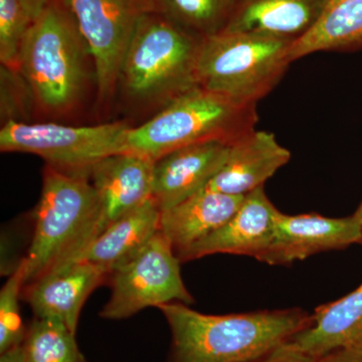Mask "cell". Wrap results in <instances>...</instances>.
<instances>
[{
	"mask_svg": "<svg viewBox=\"0 0 362 362\" xmlns=\"http://www.w3.org/2000/svg\"><path fill=\"white\" fill-rule=\"evenodd\" d=\"M0 362H25L23 344L0 354Z\"/></svg>",
	"mask_w": 362,
	"mask_h": 362,
	"instance_id": "cell-28",
	"label": "cell"
},
{
	"mask_svg": "<svg viewBox=\"0 0 362 362\" xmlns=\"http://www.w3.org/2000/svg\"><path fill=\"white\" fill-rule=\"evenodd\" d=\"M257 104L233 101L195 87L165 105L147 122L129 131L127 152L156 162L195 143L237 141L256 130Z\"/></svg>",
	"mask_w": 362,
	"mask_h": 362,
	"instance_id": "cell-5",
	"label": "cell"
},
{
	"mask_svg": "<svg viewBox=\"0 0 362 362\" xmlns=\"http://www.w3.org/2000/svg\"><path fill=\"white\" fill-rule=\"evenodd\" d=\"M180 264L173 245L159 230L137 256L112 272L110 298L100 316L121 320L148 307L194 303L181 277Z\"/></svg>",
	"mask_w": 362,
	"mask_h": 362,
	"instance_id": "cell-8",
	"label": "cell"
},
{
	"mask_svg": "<svg viewBox=\"0 0 362 362\" xmlns=\"http://www.w3.org/2000/svg\"><path fill=\"white\" fill-rule=\"evenodd\" d=\"M160 209L150 199L109 226L78 262H87L111 274L137 256L160 230Z\"/></svg>",
	"mask_w": 362,
	"mask_h": 362,
	"instance_id": "cell-19",
	"label": "cell"
},
{
	"mask_svg": "<svg viewBox=\"0 0 362 362\" xmlns=\"http://www.w3.org/2000/svg\"><path fill=\"white\" fill-rule=\"evenodd\" d=\"M90 54L100 102L118 85L125 52L145 7L142 0H61Z\"/></svg>",
	"mask_w": 362,
	"mask_h": 362,
	"instance_id": "cell-9",
	"label": "cell"
},
{
	"mask_svg": "<svg viewBox=\"0 0 362 362\" xmlns=\"http://www.w3.org/2000/svg\"><path fill=\"white\" fill-rule=\"evenodd\" d=\"M100 207L90 173L45 165L25 286L77 263L98 235Z\"/></svg>",
	"mask_w": 362,
	"mask_h": 362,
	"instance_id": "cell-2",
	"label": "cell"
},
{
	"mask_svg": "<svg viewBox=\"0 0 362 362\" xmlns=\"http://www.w3.org/2000/svg\"><path fill=\"white\" fill-rule=\"evenodd\" d=\"M293 42L256 33L221 32L202 40L197 84L245 104H257L285 75Z\"/></svg>",
	"mask_w": 362,
	"mask_h": 362,
	"instance_id": "cell-6",
	"label": "cell"
},
{
	"mask_svg": "<svg viewBox=\"0 0 362 362\" xmlns=\"http://www.w3.org/2000/svg\"><path fill=\"white\" fill-rule=\"evenodd\" d=\"M89 59V49L73 16L61 0H51L26 35L18 71L42 110L63 115L83 96Z\"/></svg>",
	"mask_w": 362,
	"mask_h": 362,
	"instance_id": "cell-3",
	"label": "cell"
},
{
	"mask_svg": "<svg viewBox=\"0 0 362 362\" xmlns=\"http://www.w3.org/2000/svg\"><path fill=\"white\" fill-rule=\"evenodd\" d=\"M171 333L165 362H252L312 323L300 308L209 315L173 302L158 307Z\"/></svg>",
	"mask_w": 362,
	"mask_h": 362,
	"instance_id": "cell-1",
	"label": "cell"
},
{
	"mask_svg": "<svg viewBox=\"0 0 362 362\" xmlns=\"http://www.w3.org/2000/svg\"><path fill=\"white\" fill-rule=\"evenodd\" d=\"M145 11L204 40L226 30L240 0H142Z\"/></svg>",
	"mask_w": 362,
	"mask_h": 362,
	"instance_id": "cell-21",
	"label": "cell"
},
{
	"mask_svg": "<svg viewBox=\"0 0 362 362\" xmlns=\"http://www.w3.org/2000/svg\"><path fill=\"white\" fill-rule=\"evenodd\" d=\"M330 0H240L223 32L256 33L295 42L309 32Z\"/></svg>",
	"mask_w": 362,
	"mask_h": 362,
	"instance_id": "cell-18",
	"label": "cell"
},
{
	"mask_svg": "<svg viewBox=\"0 0 362 362\" xmlns=\"http://www.w3.org/2000/svg\"><path fill=\"white\" fill-rule=\"evenodd\" d=\"M153 169L154 161L130 152L106 157L90 168L100 207L97 238L152 199Z\"/></svg>",
	"mask_w": 362,
	"mask_h": 362,
	"instance_id": "cell-11",
	"label": "cell"
},
{
	"mask_svg": "<svg viewBox=\"0 0 362 362\" xmlns=\"http://www.w3.org/2000/svg\"><path fill=\"white\" fill-rule=\"evenodd\" d=\"M130 129L124 122L70 126L8 120L0 130V150L35 154L62 170L90 173L102 159L127 152Z\"/></svg>",
	"mask_w": 362,
	"mask_h": 362,
	"instance_id": "cell-7",
	"label": "cell"
},
{
	"mask_svg": "<svg viewBox=\"0 0 362 362\" xmlns=\"http://www.w3.org/2000/svg\"><path fill=\"white\" fill-rule=\"evenodd\" d=\"M109 276L100 267L77 262L25 286L23 297L35 317L56 319L77 333L83 306Z\"/></svg>",
	"mask_w": 362,
	"mask_h": 362,
	"instance_id": "cell-14",
	"label": "cell"
},
{
	"mask_svg": "<svg viewBox=\"0 0 362 362\" xmlns=\"http://www.w3.org/2000/svg\"><path fill=\"white\" fill-rule=\"evenodd\" d=\"M361 238L362 221L356 214L333 218L280 211L270 244L258 259L272 266L291 265L319 252L345 249Z\"/></svg>",
	"mask_w": 362,
	"mask_h": 362,
	"instance_id": "cell-10",
	"label": "cell"
},
{
	"mask_svg": "<svg viewBox=\"0 0 362 362\" xmlns=\"http://www.w3.org/2000/svg\"><path fill=\"white\" fill-rule=\"evenodd\" d=\"M285 344L315 358L333 350L362 349V284L341 299L317 307L310 326Z\"/></svg>",
	"mask_w": 362,
	"mask_h": 362,
	"instance_id": "cell-16",
	"label": "cell"
},
{
	"mask_svg": "<svg viewBox=\"0 0 362 362\" xmlns=\"http://www.w3.org/2000/svg\"><path fill=\"white\" fill-rule=\"evenodd\" d=\"M33 23L20 0H0V61L4 68L18 71L21 47Z\"/></svg>",
	"mask_w": 362,
	"mask_h": 362,
	"instance_id": "cell-24",
	"label": "cell"
},
{
	"mask_svg": "<svg viewBox=\"0 0 362 362\" xmlns=\"http://www.w3.org/2000/svg\"><path fill=\"white\" fill-rule=\"evenodd\" d=\"M361 244H362V238H361Z\"/></svg>",
	"mask_w": 362,
	"mask_h": 362,
	"instance_id": "cell-30",
	"label": "cell"
},
{
	"mask_svg": "<svg viewBox=\"0 0 362 362\" xmlns=\"http://www.w3.org/2000/svg\"><path fill=\"white\" fill-rule=\"evenodd\" d=\"M317 362H362V349H341L333 350L319 357Z\"/></svg>",
	"mask_w": 362,
	"mask_h": 362,
	"instance_id": "cell-26",
	"label": "cell"
},
{
	"mask_svg": "<svg viewBox=\"0 0 362 362\" xmlns=\"http://www.w3.org/2000/svg\"><path fill=\"white\" fill-rule=\"evenodd\" d=\"M76 334L56 319L35 317L23 343L25 362H87Z\"/></svg>",
	"mask_w": 362,
	"mask_h": 362,
	"instance_id": "cell-22",
	"label": "cell"
},
{
	"mask_svg": "<svg viewBox=\"0 0 362 362\" xmlns=\"http://www.w3.org/2000/svg\"><path fill=\"white\" fill-rule=\"evenodd\" d=\"M20 1L35 21L45 11V7L49 6L51 0H20Z\"/></svg>",
	"mask_w": 362,
	"mask_h": 362,
	"instance_id": "cell-27",
	"label": "cell"
},
{
	"mask_svg": "<svg viewBox=\"0 0 362 362\" xmlns=\"http://www.w3.org/2000/svg\"><path fill=\"white\" fill-rule=\"evenodd\" d=\"M245 197L202 190L177 206L161 211L160 232L178 256L228 223Z\"/></svg>",
	"mask_w": 362,
	"mask_h": 362,
	"instance_id": "cell-17",
	"label": "cell"
},
{
	"mask_svg": "<svg viewBox=\"0 0 362 362\" xmlns=\"http://www.w3.org/2000/svg\"><path fill=\"white\" fill-rule=\"evenodd\" d=\"M25 283V261L21 259L0 291V354L21 346L26 328L21 313V297Z\"/></svg>",
	"mask_w": 362,
	"mask_h": 362,
	"instance_id": "cell-23",
	"label": "cell"
},
{
	"mask_svg": "<svg viewBox=\"0 0 362 362\" xmlns=\"http://www.w3.org/2000/svg\"><path fill=\"white\" fill-rule=\"evenodd\" d=\"M362 49V0H330L315 25L292 42L290 59L318 52Z\"/></svg>",
	"mask_w": 362,
	"mask_h": 362,
	"instance_id": "cell-20",
	"label": "cell"
},
{
	"mask_svg": "<svg viewBox=\"0 0 362 362\" xmlns=\"http://www.w3.org/2000/svg\"><path fill=\"white\" fill-rule=\"evenodd\" d=\"M291 158L273 133L252 131L232 143L225 163L204 189L245 197L264 187Z\"/></svg>",
	"mask_w": 362,
	"mask_h": 362,
	"instance_id": "cell-15",
	"label": "cell"
},
{
	"mask_svg": "<svg viewBox=\"0 0 362 362\" xmlns=\"http://www.w3.org/2000/svg\"><path fill=\"white\" fill-rule=\"evenodd\" d=\"M230 143L211 140L176 149L154 162L152 199L160 211L199 194L225 163Z\"/></svg>",
	"mask_w": 362,
	"mask_h": 362,
	"instance_id": "cell-12",
	"label": "cell"
},
{
	"mask_svg": "<svg viewBox=\"0 0 362 362\" xmlns=\"http://www.w3.org/2000/svg\"><path fill=\"white\" fill-rule=\"evenodd\" d=\"M354 214H356L357 218H358L359 220L362 221V202L361 204H359L358 209H357V211L356 213H354Z\"/></svg>",
	"mask_w": 362,
	"mask_h": 362,
	"instance_id": "cell-29",
	"label": "cell"
},
{
	"mask_svg": "<svg viewBox=\"0 0 362 362\" xmlns=\"http://www.w3.org/2000/svg\"><path fill=\"white\" fill-rule=\"evenodd\" d=\"M280 211L267 197L264 187L245 197L232 218L218 230L181 254V263L216 254L240 255L258 259L266 251Z\"/></svg>",
	"mask_w": 362,
	"mask_h": 362,
	"instance_id": "cell-13",
	"label": "cell"
},
{
	"mask_svg": "<svg viewBox=\"0 0 362 362\" xmlns=\"http://www.w3.org/2000/svg\"><path fill=\"white\" fill-rule=\"evenodd\" d=\"M318 358L283 344L271 354L252 362H317Z\"/></svg>",
	"mask_w": 362,
	"mask_h": 362,
	"instance_id": "cell-25",
	"label": "cell"
},
{
	"mask_svg": "<svg viewBox=\"0 0 362 362\" xmlns=\"http://www.w3.org/2000/svg\"><path fill=\"white\" fill-rule=\"evenodd\" d=\"M202 40L158 14L145 11L128 45L118 85L132 101L163 108L199 87Z\"/></svg>",
	"mask_w": 362,
	"mask_h": 362,
	"instance_id": "cell-4",
	"label": "cell"
}]
</instances>
